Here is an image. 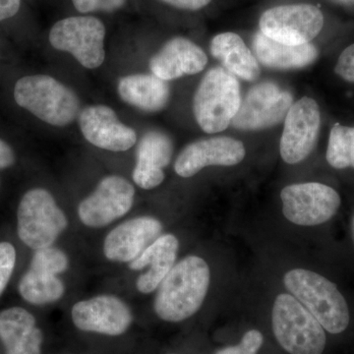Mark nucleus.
<instances>
[{"mask_svg":"<svg viewBox=\"0 0 354 354\" xmlns=\"http://www.w3.org/2000/svg\"><path fill=\"white\" fill-rule=\"evenodd\" d=\"M211 272L206 261L188 256L174 266L157 288L153 310L167 322H181L201 308L208 292Z\"/></svg>","mask_w":354,"mask_h":354,"instance_id":"f257e3e1","label":"nucleus"},{"mask_svg":"<svg viewBox=\"0 0 354 354\" xmlns=\"http://www.w3.org/2000/svg\"><path fill=\"white\" fill-rule=\"evenodd\" d=\"M13 97L20 108L53 127H67L80 114L76 93L50 75L22 77L14 86Z\"/></svg>","mask_w":354,"mask_h":354,"instance_id":"f03ea898","label":"nucleus"},{"mask_svg":"<svg viewBox=\"0 0 354 354\" xmlns=\"http://www.w3.org/2000/svg\"><path fill=\"white\" fill-rule=\"evenodd\" d=\"M283 283L286 290L315 317L324 330L330 334H339L348 328V304L329 279L308 270L295 269L286 272Z\"/></svg>","mask_w":354,"mask_h":354,"instance_id":"7ed1b4c3","label":"nucleus"},{"mask_svg":"<svg viewBox=\"0 0 354 354\" xmlns=\"http://www.w3.org/2000/svg\"><path fill=\"white\" fill-rule=\"evenodd\" d=\"M241 104V84L236 77L223 67H214L198 86L193 113L203 131L212 134L230 127Z\"/></svg>","mask_w":354,"mask_h":354,"instance_id":"20e7f679","label":"nucleus"},{"mask_svg":"<svg viewBox=\"0 0 354 354\" xmlns=\"http://www.w3.org/2000/svg\"><path fill=\"white\" fill-rule=\"evenodd\" d=\"M272 322L274 337L288 353H323L325 330L293 295L281 293L276 298Z\"/></svg>","mask_w":354,"mask_h":354,"instance_id":"39448f33","label":"nucleus"},{"mask_svg":"<svg viewBox=\"0 0 354 354\" xmlns=\"http://www.w3.org/2000/svg\"><path fill=\"white\" fill-rule=\"evenodd\" d=\"M17 220L21 241L34 250L53 246L68 225L64 212L44 188L25 193L18 207Z\"/></svg>","mask_w":354,"mask_h":354,"instance_id":"423d86ee","label":"nucleus"},{"mask_svg":"<svg viewBox=\"0 0 354 354\" xmlns=\"http://www.w3.org/2000/svg\"><path fill=\"white\" fill-rule=\"evenodd\" d=\"M106 26L91 15L71 16L51 27L48 39L55 50L75 57L87 69L99 68L106 59Z\"/></svg>","mask_w":354,"mask_h":354,"instance_id":"0eeeda50","label":"nucleus"},{"mask_svg":"<svg viewBox=\"0 0 354 354\" xmlns=\"http://www.w3.org/2000/svg\"><path fill=\"white\" fill-rule=\"evenodd\" d=\"M259 26L268 38L288 46H301L322 31L324 15L311 4L277 6L263 13Z\"/></svg>","mask_w":354,"mask_h":354,"instance_id":"6e6552de","label":"nucleus"},{"mask_svg":"<svg viewBox=\"0 0 354 354\" xmlns=\"http://www.w3.org/2000/svg\"><path fill=\"white\" fill-rule=\"evenodd\" d=\"M283 213L292 223L313 227L330 220L341 206L339 193L318 183L292 184L281 192Z\"/></svg>","mask_w":354,"mask_h":354,"instance_id":"1a4fd4ad","label":"nucleus"},{"mask_svg":"<svg viewBox=\"0 0 354 354\" xmlns=\"http://www.w3.org/2000/svg\"><path fill=\"white\" fill-rule=\"evenodd\" d=\"M293 104L292 95L277 84H257L241 100L232 127L244 131H257L277 127L286 120Z\"/></svg>","mask_w":354,"mask_h":354,"instance_id":"9d476101","label":"nucleus"},{"mask_svg":"<svg viewBox=\"0 0 354 354\" xmlns=\"http://www.w3.org/2000/svg\"><path fill=\"white\" fill-rule=\"evenodd\" d=\"M135 188L127 178H102L92 194L79 204L78 216L88 227H104L127 215L134 204Z\"/></svg>","mask_w":354,"mask_h":354,"instance_id":"9b49d317","label":"nucleus"},{"mask_svg":"<svg viewBox=\"0 0 354 354\" xmlns=\"http://www.w3.org/2000/svg\"><path fill=\"white\" fill-rule=\"evenodd\" d=\"M320 127V108L315 100L304 97L291 106L279 143L286 164H298L308 157L315 148Z\"/></svg>","mask_w":354,"mask_h":354,"instance_id":"f8f14e48","label":"nucleus"},{"mask_svg":"<svg viewBox=\"0 0 354 354\" xmlns=\"http://www.w3.org/2000/svg\"><path fill=\"white\" fill-rule=\"evenodd\" d=\"M71 317L79 330L113 337L124 334L133 322L129 306L111 295L77 302L72 307Z\"/></svg>","mask_w":354,"mask_h":354,"instance_id":"ddd939ff","label":"nucleus"},{"mask_svg":"<svg viewBox=\"0 0 354 354\" xmlns=\"http://www.w3.org/2000/svg\"><path fill=\"white\" fill-rule=\"evenodd\" d=\"M79 127L84 138L102 150L125 152L137 142L136 131L121 122L115 111L104 104L84 109L79 114Z\"/></svg>","mask_w":354,"mask_h":354,"instance_id":"4468645a","label":"nucleus"},{"mask_svg":"<svg viewBox=\"0 0 354 354\" xmlns=\"http://www.w3.org/2000/svg\"><path fill=\"white\" fill-rule=\"evenodd\" d=\"M242 142L230 137L221 136L193 142L179 153L174 169L179 176L189 178L211 165L232 167L245 158Z\"/></svg>","mask_w":354,"mask_h":354,"instance_id":"2eb2a0df","label":"nucleus"},{"mask_svg":"<svg viewBox=\"0 0 354 354\" xmlns=\"http://www.w3.org/2000/svg\"><path fill=\"white\" fill-rule=\"evenodd\" d=\"M162 232V223L153 216H137L124 221L104 239V256L111 262H132L157 241Z\"/></svg>","mask_w":354,"mask_h":354,"instance_id":"dca6fc26","label":"nucleus"},{"mask_svg":"<svg viewBox=\"0 0 354 354\" xmlns=\"http://www.w3.org/2000/svg\"><path fill=\"white\" fill-rule=\"evenodd\" d=\"M174 144L169 135L150 130L142 135L136 149L133 181L142 189L158 187L165 180L164 169L171 162Z\"/></svg>","mask_w":354,"mask_h":354,"instance_id":"f3484780","label":"nucleus"},{"mask_svg":"<svg viewBox=\"0 0 354 354\" xmlns=\"http://www.w3.org/2000/svg\"><path fill=\"white\" fill-rule=\"evenodd\" d=\"M208 64V57L198 44L176 37L167 41L150 60L153 75L165 81L200 73Z\"/></svg>","mask_w":354,"mask_h":354,"instance_id":"a211bd4d","label":"nucleus"},{"mask_svg":"<svg viewBox=\"0 0 354 354\" xmlns=\"http://www.w3.org/2000/svg\"><path fill=\"white\" fill-rule=\"evenodd\" d=\"M178 248V239L174 234L160 235L138 258L129 263L133 271L147 269L136 281L140 292L148 295L157 290L174 268Z\"/></svg>","mask_w":354,"mask_h":354,"instance_id":"6ab92c4d","label":"nucleus"},{"mask_svg":"<svg viewBox=\"0 0 354 354\" xmlns=\"http://www.w3.org/2000/svg\"><path fill=\"white\" fill-rule=\"evenodd\" d=\"M0 339L6 354H41L44 334L30 312L12 307L0 312Z\"/></svg>","mask_w":354,"mask_h":354,"instance_id":"aec40b11","label":"nucleus"},{"mask_svg":"<svg viewBox=\"0 0 354 354\" xmlns=\"http://www.w3.org/2000/svg\"><path fill=\"white\" fill-rule=\"evenodd\" d=\"M118 93L120 99L129 106L146 113H158L167 106L171 88L167 81L153 73H138L120 78Z\"/></svg>","mask_w":354,"mask_h":354,"instance_id":"412c9836","label":"nucleus"},{"mask_svg":"<svg viewBox=\"0 0 354 354\" xmlns=\"http://www.w3.org/2000/svg\"><path fill=\"white\" fill-rule=\"evenodd\" d=\"M253 50L258 62L272 69L304 68L318 58V50L313 44L288 46L268 38L262 32H256Z\"/></svg>","mask_w":354,"mask_h":354,"instance_id":"4be33fe9","label":"nucleus"},{"mask_svg":"<svg viewBox=\"0 0 354 354\" xmlns=\"http://www.w3.org/2000/svg\"><path fill=\"white\" fill-rule=\"evenodd\" d=\"M209 51L214 57L220 60L225 70L237 78L253 82L260 76L257 58L243 39L234 32L216 35L212 39Z\"/></svg>","mask_w":354,"mask_h":354,"instance_id":"5701e85b","label":"nucleus"},{"mask_svg":"<svg viewBox=\"0 0 354 354\" xmlns=\"http://www.w3.org/2000/svg\"><path fill=\"white\" fill-rule=\"evenodd\" d=\"M21 297L34 305L57 302L64 295V281L57 274L29 268L19 283Z\"/></svg>","mask_w":354,"mask_h":354,"instance_id":"b1692460","label":"nucleus"},{"mask_svg":"<svg viewBox=\"0 0 354 354\" xmlns=\"http://www.w3.org/2000/svg\"><path fill=\"white\" fill-rule=\"evenodd\" d=\"M326 158L334 169H354V127L335 124L332 128Z\"/></svg>","mask_w":354,"mask_h":354,"instance_id":"393cba45","label":"nucleus"},{"mask_svg":"<svg viewBox=\"0 0 354 354\" xmlns=\"http://www.w3.org/2000/svg\"><path fill=\"white\" fill-rule=\"evenodd\" d=\"M30 267L50 274H59L68 269L69 259L66 254L57 247H46L36 250Z\"/></svg>","mask_w":354,"mask_h":354,"instance_id":"a878e982","label":"nucleus"},{"mask_svg":"<svg viewBox=\"0 0 354 354\" xmlns=\"http://www.w3.org/2000/svg\"><path fill=\"white\" fill-rule=\"evenodd\" d=\"M78 12L82 14L113 13L123 8L127 0H71Z\"/></svg>","mask_w":354,"mask_h":354,"instance_id":"bb28decb","label":"nucleus"},{"mask_svg":"<svg viewBox=\"0 0 354 354\" xmlns=\"http://www.w3.org/2000/svg\"><path fill=\"white\" fill-rule=\"evenodd\" d=\"M16 264V250L9 242H0V297L6 290Z\"/></svg>","mask_w":354,"mask_h":354,"instance_id":"cd10ccee","label":"nucleus"},{"mask_svg":"<svg viewBox=\"0 0 354 354\" xmlns=\"http://www.w3.org/2000/svg\"><path fill=\"white\" fill-rule=\"evenodd\" d=\"M264 337L259 330H250L244 335L239 344L220 349L215 354H256L262 346Z\"/></svg>","mask_w":354,"mask_h":354,"instance_id":"c85d7f7f","label":"nucleus"},{"mask_svg":"<svg viewBox=\"0 0 354 354\" xmlns=\"http://www.w3.org/2000/svg\"><path fill=\"white\" fill-rule=\"evenodd\" d=\"M335 72L344 80L354 83V44L342 51L335 65Z\"/></svg>","mask_w":354,"mask_h":354,"instance_id":"c756f323","label":"nucleus"},{"mask_svg":"<svg viewBox=\"0 0 354 354\" xmlns=\"http://www.w3.org/2000/svg\"><path fill=\"white\" fill-rule=\"evenodd\" d=\"M174 8L183 10L196 11L208 6L212 0H160Z\"/></svg>","mask_w":354,"mask_h":354,"instance_id":"7c9ffc66","label":"nucleus"},{"mask_svg":"<svg viewBox=\"0 0 354 354\" xmlns=\"http://www.w3.org/2000/svg\"><path fill=\"white\" fill-rule=\"evenodd\" d=\"M16 162V155L12 147L0 138V171L9 169Z\"/></svg>","mask_w":354,"mask_h":354,"instance_id":"2f4dec72","label":"nucleus"},{"mask_svg":"<svg viewBox=\"0 0 354 354\" xmlns=\"http://www.w3.org/2000/svg\"><path fill=\"white\" fill-rule=\"evenodd\" d=\"M20 7L21 0H0V22L14 17Z\"/></svg>","mask_w":354,"mask_h":354,"instance_id":"473e14b6","label":"nucleus"},{"mask_svg":"<svg viewBox=\"0 0 354 354\" xmlns=\"http://www.w3.org/2000/svg\"><path fill=\"white\" fill-rule=\"evenodd\" d=\"M353 237H354V218L353 221Z\"/></svg>","mask_w":354,"mask_h":354,"instance_id":"72a5a7b5","label":"nucleus"}]
</instances>
